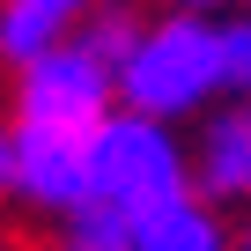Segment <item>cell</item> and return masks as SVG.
<instances>
[{"mask_svg": "<svg viewBox=\"0 0 251 251\" xmlns=\"http://www.w3.org/2000/svg\"><path fill=\"white\" fill-rule=\"evenodd\" d=\"M214 89H222V30L200 15H170V23L141 30V45L118 67V96L148 118H177V111L207 103Z\"/></svg>", "mask_w": 251, "mask_h": 251, "instance_id": "obj_1", "label": "cell"}, {"mask_svg": "<svg viewBox=\"0 0 251 251\" xmlns=\"http://www.w3.org/2000/svg\"><path fill=\"white\" fill-rule=\"evenodd\" d=\"M89 185H96V200H111L126 214H148V207L185 192V155L163 133V118H148V111L111 118L103 111L96 133H89Z\"/></svg>", "mask_w": 251, "mask_h": 251, "instance_id": "obj_2", "label": "cell"}, {"mask_svg": "<svg viewBox=\"0 0 251 251\" xmlns=\"http://www.w3.org/2000/svg\"><path fill=\"white\" fill-rule=\"evenodd\" d=\"M103 111H111V67L89 45H52L23 67V118L67 126V133H96Z\"/></svg>", "mask_w": 251, "mask_h": 251, "instance_id": "obj_3", "label": "cell"}, {"mask_svg": "<svg viewBox=\"0 0 251 251\" xmlns=\"http://www.w3.org/2000/svg\"><path fill=\"white\" fill-rule=\"evenodd\" d=\"M8 185L52 214L81 207L96 185H89V133H67V126H37L23 118V133H15V163H8Z\"/></svg>", "mask_w": 251, "mask_h": 251, "instance_id": "obj_4", "label": "cell"}, {"mask_svg": "<svg viewBox=\"0 0 251 251\" xmlns=\"http://www.w3.org/2000/svg\"><path fill=\"white\" fill-rule=\"evenodd\" d=\"M200 185H207L214 200H251V96L207 126V148H200Z\"/></svg>", "mask_w": 251, "mask_h": 251, "instance_id": "obj_5", "label": "cell"}, {"mask_svg": "<svg viewBox=\"0 0 251 251\" xmlns=\"http://www.w3.org/2000/svg\"><path fill=\"white\" fill-rule=\"evenodd\" d=\"M133 251H222V229L192 192H177V200L133 214Z\"/></svg>", "mask_w": 251, "mask_h": 251, "instance_id": "obj_6", "label": "cell"}, {"mask_svg": "<svg viewBox=\"0 0 251 251\" xmlns=\"http://www.w3.org/2000/svg\"><path fill=\"white\" fill-rule=\"evenodd\" d=\"M59 251H133V214L89 192L81 207H67V222H59Z\"/></svg>", "mask_w": 251, "mask_h": 251, "instance_id": "obj_7", "label": "cell"}, {"mask_svg": "<svg viewBox=\"0 0 251 251\" xmlns=\"http://www.w3.org/2000/svg\"><path fill=\"white\" fill-rule=\"evenodd\" d=\"M59 30H67V15L37 8V0H0V59L30 67L37 52H52V45H59Z\"/></svg>", "mask_w": 251, "mask_h": 251, "instance_id": "obj_8", "label": "cell"}, {"mask_svg": "<svg viewBox=\"0 0 251 251\" xmlns=\"http://www.w3.org/2000/svg\"><path fill=\"white\" fill-rule=\"evenodd\" d=\"M81 45H89V52H96V59H103L111 74H118V67H126V52L141 45V23L126 15V8H103V15L89 23V37H81Z\"/></svg>", "mask_w": 251, "mask_h": 251, "instance_id": "obj_9", "label": "cell"}, {"mask_svg": "<svg viewBox=\"0 0 251 251\" xmlns=\"http://www.w3.org/2000/svg\"><path fill=\"white\" fill-rule=\"evenodd\" d=\"M222 81H229L236 96H251V15H236V23L222 30Z\"/></svg>", "mask_w": 251, "mask_h": 251, "instance_id": "obj_10", "label": "cell"}, {"mask_svg": "<svg viewBox=\"0 0 251 251\" xmlns=\"http://www.w3.org/2000/svg\"><path fill=\"white\" fill-rule=\"evenodd\" d=\"M8 163H15V133H0V185H8Z\"/></svg>", "mask_w": 251, "mask_h": 251, "instance_id": "obj_11", "label": "cell"}, {"mask_svg": "<svg viewBox=\"0 0 251 251\" xmlns=\"http://www.w3.org/2000/svg\"><path fill=\"white\" fill-rule=\"evenodd\" d=\"M37 8H52V15H81L89 0H37Z\"/></svg>", "mask_w": 251, "mask_h": 251, "instance_id": "obj_12", "label": "cell"}, {"mask_svg": "<svg viewBox=\"0 0 251 251\" xmlns=\"http://www.w3.org/2000/svg\"><path fill=\"white\" fill-rule=\"evenodd\" d=\"M185 8H222V0H185Z\"/></svg>", "mask_w": 251, "mask_h": 251, "instance_id": "obj_13", "label": "cell"}, {"mask_svg": "<svg viewBox=\"0 0 251 251\" xmlns=\"http://www.w3.org/2000/svg\"><path fill=\"white\" fill-rule=\"evenodd\" d=\"M244 251H251V229H244Z\"/></svg>", "mask_w": 251, "mask_h": 251, "instance_id": "obj_14", "label": "cell"}]
</instances>
